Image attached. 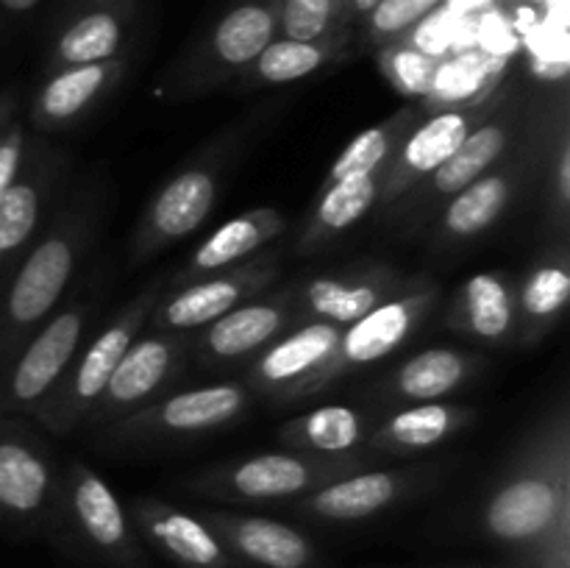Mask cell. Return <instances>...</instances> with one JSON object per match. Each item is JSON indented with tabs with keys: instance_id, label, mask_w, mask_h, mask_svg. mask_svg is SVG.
I'll return each instance as SVG.
<instances>
[{
	"instance_id": "7a4b0ae2",
	"label": "cell",
	"mask_w": 570,
	"mask_h": 568,
	"mask_svg": "<svg viewBox=\"0 0 570 568\" xmlns=\"http://www.w3.org/2000/svg\"><path fill=\"white\" fill-rule=\"evenodd\" d=\"M100 195L78 189L59 204L0 293V373L67 298L98 237Z\"/></svg>"
},
{
	"instance_id": "52a82bcc",
	"label": "cell",
	"mask_w": 570,
	"mask_h": 568,
	"mask_svg": "<svg viewBox=\"0 0 570 568\" xmlns=\"http://www.w3.org/2000/svg\"><path fill=\"white\" fill-rule=\"evenodd\" d=\"M56 538L109 568H148L126 505L89 462L67 460L59 477Z\"/></svg>"
},
{
	"instance_id": "e575fe53",
	"label": "cell",
	"mask_w": 570,
	"mask_h": 568,
	"mask_svg": "<svg viewBox=\"0 0 570 568\" xmlns=\"http://www.w3.org/2000/svg\"><path fill=\"white\" fill-rule=\"evenodd\" d=\"M445 59L438 53L410 45L404 37L379 48V70L387 78L390 87L399 89L406 98H426L438 89V78L443 72Z\"/></svg>"
},
{
	"instance_id": "5b68a950",
	"label": "cell",
	"mask_w": 570,
	"mask_h": 568,
	"mask_svg": "<svg viewBox=\"0 0 570 568\" xmlns=\"http://www.w3.org/2000/svg\"><path fill=\"white\" fill-rule=\"evenodd\" d=\"M282 0H232L161 78L170 98L187 100L237 81L282 33Z\"/></svg>"
},
{
	"instance_id": "4fadbf2b",
	"label": "cell",
	"mask_w": 570,
	"mask_h": 568,
	"mask_svg": "<svg viewBox=\"0 0 570 568\" xmlns=\"http://www.w3.org/2000/svg\"><path fill=\"white\" fill-rule=\"evenodd\" d=\"M189 354H193V334L142 329L117 362L115 373L83 423L100 429L104 423L117 421L170 393V384L181 379Z\"/></svg>"
},
{
	"instance_id": "277c9868",
	"label": "cell",
	"mask_w": 570,
	"mask_h": 568,
	"mask_svg": "<svg viewBox=\"0 0 570 568\" xmlns=\"http://www.w3.org/2000/svg\"><path fill=\"white\" fill-rule=\"evenodd\" d=\"M100 295L104 284L98 276L76 282L48 321L20 345L0 373V415L28 418L42 404L87 343Z\"/></svg>"
},
{
	"instance_id": "e0dca14e",
	"label": "cell",
	"mask_w": 570,
	"mask_h": 568,
	"mask_svg": "<svg viewBox=\"0 0 570 568\" xmlns=\"http://www.w3.org/2000/svg\"><path fill=\"white\" fill-rule=\"evenodd\" d=\"M440 477L438 466L362 468L332 484L289 501V512L317 523H360L393 510L401 501L432 488Z\"/></svg>"
},
{
	"instance_id": "7c38bea8",
	"label": "cell",
	"mask_w": 570,
	"mask_h": 568,
	"mask_svg": "<svg viewBox=\"0 0 570 568\" xmlns=\"http://www.w3.org/2000/svg\"><path fill=\"white\" fill-rule=\"evenodd\" d=\"M70 159L33 134L20 173L0 198V293L59 206Z\"/></svg>"
},
{
	"instance_id": "4316f807",
	"label": "cell",
	"mask_w": 570,
	"mask_h": 568,
	"mask_svg": "<svg viewBox=\"0 0 570 568\" xmlns=\"http://www.w3.org/2000/svg\"><path fill=\"white\" fill-rule=\"evenodd\" d=\"M473 423H476V410L468 404H451V401L404 404L401 410L390 412L367 434L365 445L373 454H423V451L438 449V445L460 438Z\"/></svg>"
},
{
	"instance_id": "d4e9b609",
	"label": "cell",
	"mask_w": 570,
	"mask_h": 568,
	"mask_svg": "<svg viewBox=\"0 0 570 568\" xmlns=\"http://www.w3.org/2000/svg\"><path fill=\"white\" fill-rule=\"evenodd\" d=\"M137 0L89 6L59 22L45 53V72L120 59L131 37Z\"/></svg>"
},
{
	"instance_id": "5bb4252c",
	"label": "cell",
	"mask_w": 570,
	"mask_h": 568,
	"mask_svg": "<svg viewBox=\"0 0 570 568\" xmlns=\"http://www.w3.org/2000/svg\"><path fill=\"white\" fill-rule=\"evenodd\" d=\"M278 248H265L262 254L228 267V271L200 276L181 287H165L161 298L150 312V329L195 334L212 321L245 304L254 295L267 293L278 278Z\"/></svg>"
},
{
	"instance_id": "d590c367",
	"label": "cell",
	"mask_w": 570,
	"mask_h": 568,
	"mask_svg": "<svg viewBox=\"0 0 570 568\" xmlns=\"http://www.w3.org/2000/svg\"><path fill=\"white\" fill-rule=\"evenodd\" d=\"M282 37L348 39L354 20L351 0H282Z\"/></svg>"
},
{
	"instance_id": "f6af8a7d",
	"label": "cell",
	"mask_w": 570,
	"mask_h": 568,
	"mask_svg": "<svg viewBox=\"0 0 570 568\" xmlns=\"http://www.w3.org/2000/svg\"><path fill=\"white\" fill-rule=\"evenodd\" d=\"M499 3H543V0H499Z\"/></svg>"
},
{
	"instance_id": "ffe728a7",
	"label": "cell",
	"mask_w": 570,
	"mask_h": 568,
	"mask_svg": "<svg viewBox=\"0 0 570 568\" xmlns=\"http://www.w3.org/2000/svg\"><path fill=\"white\" fill-rule=\"evenodd\" d=\"M410 282L412 276H404L395 267L379 265V262L351 267V271L321 273L306 282L289 284L293 323L321 321L343 329L393 298Z\"/></svg>"
},
{
	"instance_id": "7402d4cb",
	"label": "cell",
	"mask_w": 570,
	"mask_h": 568,
	"mask_svg": "<svg viewBox=\"0 0 570 568\" xmlns=\"http://www.w3.org/2000/svg\"><path fill=\"white\" fill-rule=\"evenodd\" d=\"M139 540L154 546L178 568H243L195 510L156 496H137L126 507Z\"/></svg>"
},
{
	"instance_id": "83f0119b",
	"label": "cell",
	"mask_w": 570,
	"mask_h": 568,
	"mask_svg": "<svg viewBox=\"0 0 570 568\" xmlns=\"http://www.w3.org/2000/svg\"><path fill=\"white\" fill-rule=\"evenodd\" d=\"M570 298V254L566 243L546 248L515 282V343L538 345L557 329Z\"/></svg>"
},
{
	"instance_id": "9a60e30c",
	"label": "cell",
	"mask_w": 570,
	"mask_h": 568,
	"mask_svg": "<svg viewBox=\"0 0 570 568\" xmlns=\"http://www.w3.org/2000/svg\"><path fill=\"white\" fill-rule=\"evenodd\" d=\"M343 329L321 321L293 323L282 337L248 360L245 384L254 395L289 404L326 390V371L337 351Z\"/></svg>"
},
{
	"instance_id": "8992f818",
	"label": "cell",
	"mask_w": 570,
	"mask_h": 568,
	"mask_svg": "<svg viewBox=\"0 0 570 568\" xmlns=\"http://www.w3.org/2000/svg\"><path fill=\"white\" fill-rule=\"evenodd\" d=\"M165 287V278H154L150 284H145L92 340L81 345L59 384L28 415L39 429H45L53 438H65V434L83 427L95 401L100 399L106 382L115 373L117 362L122 360L128 345L137 340V334L148 326L150 312H154Z\"/></svg>"
},
{
	"instance_id": "9c48e42d",
	"label": "cell",
	"mask_w": 570,
	"mask_h": 568,
	"mask_svg": "<svg viewBox=\"0 0 570 568\" xmlns=\"http://www.w3.org/2000/svg\"><path fill=\"white\" fill-rule=\"evenodd\" d=\"M254 401V390L245 382H215L200 388L165 393L161 399L104 423L98 438L117 449H148V445L189 440L217 432L243 421Z\"/></svg>"
},
{
	"instance_id": "74e56055",
	"label": "cell",
	"mask_w": 570,
	"mask_h": 568,
	"mask_svg": "<svg viewBox=\"0 0 570 568\" xmlns=\"http://www.w3.org/2000/svg\"><path fill=\"white\" fill-rule=\"evenodd\" d=\"M549 193L551 206L557 212V221L566 228L570 206V139L566 120H562L560 131H557V143L549 154Z\"/></svg>"
},
{
	"instance_id": "44dd1931",
	"label": "cell",
	"mask_w": 570,
	"mask_h": 568,
	"mask_svg": "<svg viewBox=\"0 0 570 568\" xmlns=\"http://www.w3.org/2000/svg\"><path fill=\"white\" fill-rule=\"evenodd\" d=\"M198 516L243 568H317L321 560L309 535L278 518L228 507H204Z\"/></svg>"
},
{
	"instance_id": "4dcf8cb0",
	"label": "cell",
	"mask_w": 570,
	"mask_h": 568,
	"mask_svg": "<svg viewBox=\"0 0 570 568\" xmlns=\"http://www.w3.org/2000/svg\"><path fill=\"white\" fill-rule=\"evenodd\" d=\"M379 187H382V173H354V176L323 182L315 206L295 239V251L309 256L343 237L367 212L376 209Z\"/></svg>"
},
{
	"instance_id": "ee69618b",
	"label": "cell",
	"mask_w": 570,
	"mask_h": 568,
	"mask_svg": "<svg viewBox=\"0 0 570 568\" xmlns=\"http://www.w3.org/2000/svg\"><path fill=\"white\" fill-rule=\"evenodd\" d=\"M351 3H354V17H360V14H365V11L371 9L376 0H351Z\"/></svg>"
},
{
	"instance_id": "ac0fdd59",
	"label": "cell",
	"mask_w": 570,
	"mask_h": 568,
	"mask_svg": "<svg viewBox=\"0 0 570 568\" xmlns=\"http://www.w3.org/2000/svg\"><path fill=\"white\" fill-rule=\"evenodd\" d=\"M438 301L440 284L429 276H415L393 298L379 304L360 321L343 326L337 351L326 371V388H332L345 373L360 371V368L395 354L432 315Z\"/></svg>"
},
{
	"instance_id": "8d00e7d4",
	"label": "cell",
	"mask_w": 570,
	"mask_h": 568,
	"mask_svg": "<svg viewBox=\"0 0 570 568\" xmlns=\"http://www.w3.org/2000/svg\"><path fill=\"white\" fill-rule=\"evenodd\" d=\"M445 0H376L365 11V37L367 42L382 48L406 37L415 26H421L434 9H440Z\"/></svg>"
},
{
	"instance_id": "7bdbcfd3",
	"label": "cell",
	"mask_w": 570,
	"mask_h": 568,
	"mask_svg": "<svg viewBox=\"0 0 570 568\" xmlns=\"http://www.w3.org/2000/svg\"><path fill=\"white\" fill-rule=\"evenodd\" d=\"M104 3H115V0H65V9H61V20L70 14H76V11L81 9H89V6H104Z\"/></svg>"
},
{
	"instance_id": "30bf717a",
	"label": "cell",
	"mask_w": 570,
	"mask_h": 568,
	"mask_svg": "<svg viewBox=\"0 0 570 568\" xmlns=\"http://www.w3.org/2000/svg\"><path fill=\"white\" fill-rule=\"evenodd\" d=\"M527 100L510 84L501 104L462 139L460 148L387 209H393L406 226L429 221L445 200L454 198L462 187L476 182L510 154L512 145L527 131Z\"/></svg>"
},
{
	"instance_id": "484cf974",
	"label": "cell",
	"mask_w": 570,
	"mask_h": 568,
	"mask_svg": "<svg viewBox=\"0 0 570 568\" xmlns=\"http://www.w3.org/2000/svg\"><path fill=\"white\" fill-rule=\"evenodd\" d=\"M284 232H287V215L282 209L256 206V209L243 212V215L220 223L215 232L206 234L165 284L167 287H181V284L195 282L200 276L228 271V267L271 248Z\"/></svg>"
},
{
	"instance_id": "603a6c76",
	"label": "cell",
	"mask_w": 570,
	"mask_h": 568,
	"mask_svg": "<svg viewBox=\"0 0 570 568\" xmlns=\"http://www.w3.org/2000/svg\"><path fill=\"white\" fill-rule=\"evenodd\" d=\"M128 59L98 61V65L61 67L45 72L28 104V123L33 134H56L87 120L126 78Z\"/></svg>"
},
{
	"instance_id": "ab89813d",
	"label": "cell",
	"mask_w": 570,
	"mask_h": 568,
	"mask_svg": "<svg viewBox=\"0 0 570 568\" xmlns=\"http://www.w3.org/2000/svg\"><path fill=\"white\" fill-rule=\"evenodd\" d=\"M42 0H0V28H11L26 20Z\"/></svg>"
},
{
	"instance_id": "f35d334b",
	"label": "cell",
	"mask_w": 570,
	"mask_h": 568,
	"mask_svg": "<svg viewBox=\"0 0 570 568\" xmlns=\"http://www.w3.org/2000/svg\"><path fill=\"white\" fill-rule=\"evenodd\" d=\"M28 143H31V134H28V128L17 117L0 131V198H3V193L11 187L17 173H20Z\"/></svg>"
},
{
	"instance_id": "f546056e",
	"label": "cell",
	"mask_w": 570,
	"mask_h": 568,
	"mask_svg": "<svg viewBox=\"0 0 570 568\" xmlns=\"http://www.w3.org/2000/svg\"><path fill=\"white\" fill-rule=\"evenodd\" d=\"M482 365V356L449 345L423 349L390 371L379 384V393L395 404L445 401L451 393L465 388Z\"/></svg>"
},
{
	"instance_id": "8fae6325",
	"label": "cell",
	"mask_w": 570,
	"mask_h": 568,
	"mask_svg": "<svg viewBox=\"0 0 570 568\" xmlns=\"http://www.w3.org/2000/svg\"><path fill=\"white\" fill-rule=\"evenodd\" d=\"M59 477L48 440L22 418L0 415V529L53 535Z\"/></svg>"
},
{
	"instance_id": "bcb514c9",
	"label": "cell",
	"mask_w": 570,
	"mask_h": 568,
	"mask_svg": "<svg viewBox=\"0 0 570 568\" xmlns=\"http://www.w3.org/2000/svg\"><path fill=\"white\" fill-rule=\"evenodd\" d=\"M510 568H527V566H523V562H515V566H510Z\"/></svg>"
},
{
	"instance_id": "cb8c5ba5",
	"label": "cell",
	"mask_w": 570,
	"mask_h": 568,
	"mask_svg": "<svg viewBox=\"0 0 570 568\" xmlns=\"http://www.w3.org/2000/svg\"><path fill=\"white\" fill-rule=\"evenodd\" d=\"M289 326H293L289 287L273 290V293L254 295L245 304L234 306L232 312L212 321L206 329H200L195 351L206 365H234V362L259 354Z\"/></svg>"
},
{
	"instance_id": "60d3db41",
	"label": "cell",
	"mask_w": 570,
	"mask_h": 568,
	"mask_svg": "<svg viewBox=\"0 0 570 568\" xmlns=\"http://www.w3.org/2000/svg\"><path fill=\"white\" fill-rule=\"evenodd\" d=\"M532 568H570V540L551 546Z\"/></svg>"
},
{
	"instance_id": "1f68e13d",
	"label": "cell",
	"mask_w": 570,
	"mask_h": 568,
	"mask_svg": "<svg viewBox=\"0 0 570 568\" xmlns=\"http://www.w3.org/2000/svg\"><path fill=\"white\" fill-rule=\"evenodd\" d=\"M367 434V418L348 404H323L289 418L276 429L282 449L304 451V454L343 457L362 451Z\"/></svg>"
},
{
	"instance_id": "2e32d148",
	"label": "cell",
	"mask_w": 570,
	"mask_h": 568,
	"mask_svg": "<svg viewBox=\"0 0 570 568\" xmlns=\"http://www.w3.org/2000/svg\"><path fill=\"white\" fill-rule=\"evenodd\" d=\"M510 84L488 89L484 95L473 98L471 104L451 106L432 117H421L410 134L401 139L399 150L393 154L390 165L382 173L379 187V206L387 209L395 200L404 198L415 184H421L429 173L438 170L451 154L462 145V139L501 104Z\"/></svg>"
},
{
	"instance_id": "6da1fadb",
	"label": "cell",
	"mask_w": 570,
	"mask_h": 568,
	"mask_svg": "<svg viewBox=\"0 0 570 568\" xmlns=\"http://www.w3.org/2000/svg\"><path fill=\"white\" fill-rule=\"evenodd\" d=\"M476 529L532 568L570 540V418L566 401L546 412L507 457L476 507Z\"/></svg>"
},
{
	"instance_id": "f1b7e54d",
	"label": "cell",
	"mask_w": 570,
	"mask_h": 568,
	"mask_svg": "<svg viewBox=\"0 0 570 568\" xmlns=\"http://www.w3.org/2000/svg\"><path fill=\"white\" fill-rule=\"evenodd\" d=\"M445 326L484 343L515 340V278L504 271L468 276L445 310Z\"/></svg>"
},
{
	"instance_id": "836d02e7",
	"label": "cell",
	"mask_w": 570,
	"mask_h": 568,
	"mask_svg": "<svg viewBox=\"0 0 570 568\" xmlns=\"http://www.w3.org/2000/svg\"><path fill=\"white\" fill-rule=\"evenodd\" d=\"M421 109L404 106V109L393 111V115L384 117L376 126L360 131L343 150H340V156L332 161V167L326 170V178H323V182L354 176V173H384V167L390 165L393 154L399 150L401 139L415 128V123L421 120Z\"/></svg>"
},
{
	"instance_id": "d6a6232c",
	"label": "cell",
	"mask_w": 570,
	"mask_h": 568,
	"mask_svg": "<svg viewBox=\"0 0 570 568\" xmlns=\"http://www.w3.org/2000/svg\"><path fill=\"white\" fill-rule=\"evenodd\" d=\"M348 39H289L278 33L259 56L248 65V70L237 78L245 89L278 87L301 78L315 76L323 67L345 59Z\"/></svg>"
},
{
	"instance_id": "d6986e66",
	"label": "cell",
	"mask_w": 570,
	"mask_h": 568,
	"mask_svg": "<svg viewBox=\"0 0 570 568\" xmlns=\"http://www.w3.org/2000/svg\"><path fill=\"white\" fill-rule=\"evenodd\" d=\"M534 154H538V145L529 137L527 128L499 165L462 187L454 198H449L434 212L432 217L438 221L432 223V243L460 245L490 232L515 204L529 173H534Z\"/></svg>"
},
{
	"instance_id": "3957f363",
	"label": "cell",
	"mask_w": 570,
	"mask_h": 568,
	"mask_svg": "<svg viewBox=\"0 0 570 568\" xmlns=\"http://www.w3.org/2000/svg\"><path fill=\"white\" fill-rule=\"evenodd\" d=\"M371 468V451L343 457L304 454V451H262L239 460L209 466L187 473L176 482L178 490L195 499L228 507L289 505L312 490L332 484L348 473Z\"/></svg>"
},
{
	"instance_id": "ba28073f",
	"label": "cell",
	"mask_w": 570,
	"mask_h": 568,
	"mask_svg": "<svg viewBox=\"0 0 570 568\" xmlns=\"http://www.w3.org/2000/svg\"><path fill=\"white\" fill-rule=\"evenodd\" d=\"M234 134H226L209 148L200 150L189 165L176 170L159 189L148 198L134 226L128 262L142 265L154 259L170 245L181 243L193 232H198L220 200L228 167H232L237 143Z\"/></svg>"
},
{
	"instance_id": "b9f144b4",
	"label": "cell",
	"mask_w": 570,
	"mask_h": 568,
	"mask_svg": "<svg viewBox=\"0 0 570 568\" xmlns=\"http://www.w3.org/2000/svg\"><path fill=\"white\" fill-rule=\"evenodd\" d=\"M17 109H20V92L14 87L0 89V131L14 120Z\"/></svg>"
}]
</instances>
